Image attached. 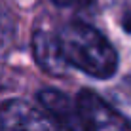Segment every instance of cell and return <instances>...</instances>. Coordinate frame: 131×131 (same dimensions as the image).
I'll list each match as a JSON object with an SVG mask.
<instances>
[{"label": "cell", "mask_w": 131, "mask_h": 131, "mask_svg": "<svg viewBox=\"0 0 131 131\" xmlns=\"http://www.w3.org/2000/svg\"><path fill=\"white\" fill-rule=\"evenodd\" d=\"M76 108L85 131H131V122L89 89L78 93Z\"/></svg>", "instance_id": "2"}, {"label": "cell", "mask_w": 131, "mask_h": 131, "mask_svg": "<svg viewBox=\"0 0 131 131\" xmlns=\"http://www.w3.org/2000/svg\"><path fill=\"white\" fill-rule=\"evenodd\" d=\"M13 38V23L4 8H0V57L10 49Z\"/></svg>", "instance_id": "6"}, {"label": "cell", "mask_w": 131, "mask_h": 131, "mask_svg": "<svg viewBox=\"0 0 131 131\" xmlns=\"http://www.w3.org/2000/svg\"><path fill=\"white\" fill-rule=\"evenodd\" d=\"M38 101L44 110L65 131H85L78 108H76V105H72L65 93L48 88L38 93Z\"/></svg>", "instance_id": "4"}, {"label": "cell", "mask_w": 131, "mask_h": 131, "mask_svg": "<svg viewBox=\"0 0 131 131\" xmlns=\"http://www.w3.org/2000/svg\"><path fill=\"white\" fill-rule=\"evenodd\" d=\"M32 51L36 57V63L40 65V69L46 70L51 76H63L69 67L65 65L59 48H57L55 32L49 30H36L32 36Z\"/></svg>", "instance_id": "5"}, {"label": "cell", "mask_w": 131, "mask_h": 131, "mask_svg": "<svg viewBox=\"0 0 131 131\" xmlns=\"http://www.w3.org/2000/svg\"><path fill=\"white\" fill-rule=\"evenodd\" d=\"M57 6H74V4H80V2H85V0H53Z\"/></svg>", "instance_id": "8"}, {"label": "cell", "mask_w": 131, "mask_h": 131, "mask_svg": "<svg viewBox=\"0 0 131 131\" xmlns=\"http://www.w3.org/2000/svg\"><path fill=\"white\" fill-rule=\"evenodd\" d=\"M0 131H65L44 108L23 99H12L0 106Z\"/></svg>", "instance_id": "3"}, {"label": "cell", "mask_w": 131, "mask_h": 131, "mask_svg": "<svg viewBox=\"0 0 131 131\" xmlns=\"http://www.w3.org/2000/svg\"><path fill=\"white\" fill-rule=\"evenodd\" d=\"M122 25H124V29L127 30V32H131V12H127L124 15V19H122Z\"/></svg>", "instance_id": "7"}, {"label": "cell", "mask_w": 131, "mask_h": 131, "mask_svg": "<svg viewBox=\"0 0 131 131\" xmlns=\"http://www.w3.org/2000/svg\"><path fill=\"white\" fill-rule=\"evenodd\" d=\"M57 48L65 65L93 76L110 78L118 69V55L99 30L85 23H69L55 32Z\"/></svg>", "instance_id": "1"}]
</instances>
